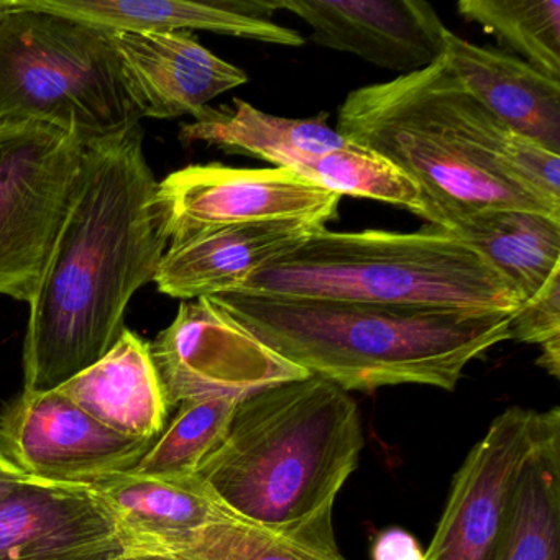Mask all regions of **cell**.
<instances>
[{"mask_svg": "<svg viewBox=\"0 0 560 560\" xmlns=\"http://www.w3.org/2000/svg\"><path fill=\"white\" fill-rule=\"evenodd\" d=\"M116 47L143 119L198 116L215 97L247 83L191 32L116 31Z\"/></svg>", "mask_w": 560, "mask_h": 560, "instance_id": "5bb4252c", "label": "cell"}, {"mask_svg": "<svg viewBox=\"0 0 560 560\" xmlns=\"http://www.w3.org/2000/svg\"><path fill=\"white\" fill-rule=\"evenodd\" d=\"M81 409L127 438L159 439L168 402L150 353V342L126 329L116 346L61 386Z\"/></svg>", "mask_w": 560, "mask_h": 560, "instance_id": "ac0fdd59", "label": "cell"}, {"mask_svg": "<svg viewBox=\"0 0 560 560\" xmlns=\"http://www.w3.org/2000/svg\"><path fill=\"white\" fill-rule=\"evenodd\" d=\"M12 0H0V22L4 21L5 15L11 12Z\"/></svg>", "mask_w": 560, "mask_h": 560, "instance_id": "4dcf8cb0", "label": "cell"}, {"mask_svg": "<svg viewBox=\"0 0 560 560\" xmlns=\"http://www.w3.org/2000/svg\"><path fill=\"white\" fill-rule=\"evenodd\" d=\"M337 132L378 153L421 191L429 224L448 229L490 209L560 219L516 178L504 156L508 127L458 83L444 57L416 73L350 91Z\"/></svg>", "mask_w": 560, "mask_h": 560, "instance_id": "277c9868", "label": "cell"}, {"mask_svg": "<svg viewBox=\"0 0 560 560\" xmlns=\"http://www.w3.org/2000/svg\"><path fill=\"white\" fill-rule=\"evenodd\" d=\"M156 439L127 438L88 415L60 388L25 393L0 416V448L31 478L93 487L133 470Z\"/></svg>", "mask_w": 560, "mask_h": 560, "instance_id": "30bf717a", "label": "cell"}, {"mask_svg": "<svg viewBox=\"0 0 560 560\" xmlns=\"http://www.w3.org/2000/svg\"><path fill=\"white\" fill-rule=\"evenodd\" d=\"M170 408L211 395L245 398L307 373L261 346L211 298L183 301L176 319L150 342Z\"/></svg>", "mask_w": 560, "mask_h": 560, "instance_id": "9c48e42d", "label": "cell"}, {"mask_svg": "<svg viewBox=\"0 0 560 560\" xmlns=\"http://www.w3.org/2000/svg\"><path fill=\"white\" fill-rule=\"evenodd\" d=\"M27 478V475L22 474L0 448V500L8 497L15 487L24 483Z\"/></svg>", "mask_w": 560, "mask_h": 560, "instance_id": "f546056e", "label": "cell"}, {"mask_svg": "<svg viewBox=\"0 0 560 560\" xmlns=\"http://www.w3.org/2000/svg\"><path fill=\"white\" fill-rule=\"evenodd\" d=\"M340 196L288 168L192 165L156 185V211L170 244L196 232L252 222L336 219Z\"/></svg>", "mask_w": 560, "mask_h": 560, "instance_id": "ba28073f", "label": "cell"}, {"mask_svg": "<svg viewBox=\"0 0 560 560\" xmlns=\"http://www.w3.org/2000/svg\"><path fill=\"white\" fill-rule=\"evenodd\" d=\"M234 107H206L185 124L179 139L185 145L202 142L228 155H245L288 168L307 179L311 166L320 156L347 145L336 129L327 124V114L310 119H287L255 109L235 97Z\"/></svg>", "mask_w": 560, "mask_h": 560, "instance_id": "d6986e66", "label": "cell"}, {"mask_svg": "<svg viewBox=\"0 0 560 560\" xmlns=\"http://www.w3.org/2000/svg\"><path fill=\"white\" fill-rule=\"evenodd\" d=\"M445 231L477 252L523 303L560 270V219L521 209H490L458 219Z\"/></svg>", "mask_w": 560, "mask_h": 560, "instance_id": "7402d4cb", "label": "cell"}, {"mask_svg": "<svg viewBox=\"0 0 560 560\" xmlns=\"http://www.w3.org/2000/svg\"><path fill=\"white\" fill-rule=\"evenodd\" d=\"M261 346L346 392L424 385L454 392L468 363L510 340L511 313L365 301L215 294Z\"/></svg>", "mask_w": 560, "mask_h": 560, "instance_id": "7a4b0ae2", "label": "cell"}, {"mask_svg": "<svg viewBox=\"0 0 560 560\" xmlns=\"http://www.w3.org/2000/svg\"><path fill=\"white\" fill-rule=\"evenodd\" d=\"M442 57L468 94L513 132L560 155V81L514 55L444 32Z\"/></svg>", "mask_w": 560, "mask_h": 560, "instance_id": "e0dca14e", "label": "cell"}, {"mask_svg": "<svg viewBox=\"0 0 560 560\" xmlns=\"http://www.w3.org/2000/svg\"><path fill=\"white\" fill-rule=\"evenodd\" d=\"M508 166L534 195L560 209V155L542 143L508 130L504 142Z\"/></svg>", "mask_w": 560, "mask_h": 560, "instance_id": "4316f807", "label": "cell"}, {"mask_svg": "<svg viewBox=\"0 0 560 560\" xmlns=\"http://www.w3.org/2000/svg\"><path fill=\"white\" fill-rule=\"evenodd\" d=\"M537 411L511 406L491 422L452 481L424 560H491Z\"/></svg>", "mask_w": 560, "mask_h": 560, "instance_id": "7c38bea8", "label": "cell"}, {"mask_svg": "<svg viewBox=\"0 0 560 560\" xmlns=\"http://www.w3.org/2000/svg\"><path fill=\"white\" fill-rule=\"evenodd\" d=\"M93 488L129 537L130 553L168 549L209 524L234 516L196 477L178 480L124 471Z\"/></svg>", "mask_w": 560, "mask_h": 560, "instance_id": "ffe728a7", "label": "cell"}, {"mask_svg": "<svg viewBox=\"0 0 560 560\" xmlns=\"http://www.w3.org/2000/svg\"><path fill=\"white\" fill-rule=\"evenodd\" d=\"M311 27L319 47L362 58L399 77L424 70L442 57L444 32L424 0H273Z\"/></svg>", "mask_w": 560, "mask_h": 560, "instance_id": "4fadbf2b", "label": "cell"}, {"mask_svg": "<svg viewBox=\"0 0 560 560\" xmlns=\"http://www.w3.org/2000/svg\"><path fill=\"white\" fill-rule=\"evenodd\" d=\"M129 537L88 485L28 477L0 500V560H120Z\"/></svg>", "mask_w": 560, "mask_h": 560, "instance_id": "8fae6325", "label": "cell"}, {"mask_svg": "<svg viewBox=\"0 0 560 560\" xmlns=\"http://www.w3.org/2000/svg\"><path fill=\"white\" fill-rule=\"evenodd\" d=\"M120 560H347L332 517L293 530H273L235 516L209 524L188 539Z\"/></svg>", "mask_w": 560, "mask_h": 560, "instance_id": "603a6c76", "label": "cell"}, {"mask_svg": "<svg viewBox=\"0 0 560 560\" xmlns=\"http://www.w3.org/2000/svg\"><path fill=\"white\" fill-rule=\"evenodd\" d=\"M510 340L536 343L540 349L560 342V270L553 271L546 287L511 313Z\"/></svg>", "mask_w": 560, "mask_h": 560, "instance_id": "83f0119b", "label": "cell"}, {"mask_svg": "<svg viewBox=\"0 0 560 560\" xmlns=\"http://www.w3.org/2000/svg\"><path fill=\"white\" fill-rule=\"evenodd\" d=\"M241 396L211 395L179 402L168 428L153 442L132 474L160 478H192L202 462L228 434Z\"/></svg>", "mask_w": 560, "mask_h": 560, "instance_id": "cb8c5ba5", "label": "cell"}, {"mask_svg": "<svg viewBox=\"0 0 560 560\" xmlns=\"http://www.w3.org/2000/svg\"><path fill=\"white\" fill-rule=\"evenodd\" d=\"M42 11L57 12L113 31H205L280 47H303L300 32L271 22L273 0H27Z\"/></svg>", "mask_w": 560, "mask_h": 560, "instance_id": "2e32d148", "label": "cell"}, {"mask_svg": "<svg viewBox=\"0 0 560 560\" xmlns=\"http://www.w3.org/2000/svg\"><path fill=\"white\" fill-rule=\"evenodd\" d=\"M140 126L84 147L73 202L31 304L24 392L44 393L100 362L127 304L153 281L170 241Z\"/></svg>", "mask_w": 560, "mask_h": 560, "instance_id": "6da1fadb", "label": "cell"}, {"mask_svg": "<svg viewBox=\"0 0 560 560\" xmlns=\"http://www.w3.org/2000/svg\"><path fill=\"white\" fill-rule=\"evenodd\" d=\"M365 447L359 406L316 375L245 396L196 478L238 520L293 530L332 517Z\"/></svg>", "mask_w": 560, "mask_h": 560, "instance_id": "3957f363", "label": "cell"}, {"mask_svg": "<svg viewBox=\"0 0 560 560\" xmlns=\"http://www.w3.org/2000/svg\"><path fill=\"white\" fill-rule=\"evenodd\" d=\"M235 291L501 313L523 304L477 252L431 224L418 232H334L320 225Z\"/></svg>", "mask_w": 560, "mask_h": 560, "instance_id": "5b68a950", "label": "cell"}, {"mask_svg": "<svg viewBox=\"0 0 560 560\" xmlns=\"http://www.w3.org/2000/svg\"><path fill=\"white\" fill-rule=\"evenodd\" d=\"M373 560H424V553L411 534L389 529L380 534L373 544Z\"/></svg>", "mask_w": 560, "mask_h": 560, "instance_id": "f1b7e54d", "label": "cell"}, {"mask_svg": "<svg viewBox=\"0 0 560 560\" xmlns=\"http://www.w3.org/2000/svg\"><path fill=\"white\" fill-rule=\"evenodd\" d=\"M307 179L340 198L353 196L401 206L429 222V209L418 186L388 160L357 143L347 142L317 159Z\"/></svg>", "mask_w": 560, "mask_h": 560, "instance_id": "484cf974", "label": "cell"}, {"mask_svg": "<svg viewBox=\"0 0 560 560\" xmlns=\"http://www.w3.org/2000/svg\"><path fill=\"white\" fill-rule=\"evenodd\" d=\"M491 560H560V409L537 411Z\"/></svg>", "mask_w": 560, "mask_h": 560, "instance_id": "44dd1931", "label": "cell"}, {"mask_svg": "<svg viewBox=\"0 0 560 560\" xmlns=\"http://www.w3.org/2000/svg\"><path fill=\"white\" fill-rule=\"evenodd\" d=\"M140 119L116 31L12 0L0 22V126L44 124L86 147Z\"/></svg>", "mask_w": 560, "mask_h": 560, "instance_id": "8992f818", "label": "cell"}, {"mask_svg": "<svg viewBox=\"0 0 560 560\" xmlns=\"http://www.w3.org/2000/svg\"><path fill=\"white\" fill-rule=\"evenodd\" d=\"M316 228L313 222L271 221L206 229L170 244L153 281L160 293L182 301L231 293Z\"/></svg>", "mask_w": 560, "mask_h": 560, "instance_id": "9a60e30c", "label": "cell"}, {"mask_svg": "<svg viewBox=\"0 0 560 560\" xmlns=\"http://www.w3.org/2000/svg\"><path fill=\"white\" fill-rule=\"evenodd\" d=\"M457 11L524 63L560 81L559 0H460Z\"/></svg>", "mask_w": 560, "mask_h": 560, "instance_id": "d4e9b609", "label": "cell"}, {"mask_svg": "<svg viewBox=\"0 0 560 560\" xmlns=\"http://www.w3.org/2000/svg\"><path fill=\"white\" fill-rule=\"evenodd\" d=\"M83 156V142L55 127L0 126V294L34 303Z\"/></svg>", "mask_w": 560, "mask_h": 560, "instance_id": "52a82bcc", "label": "cell"}]
</instances>
